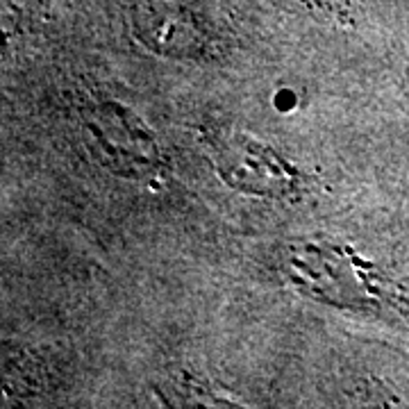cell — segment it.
Returning a JSON list of instances; mask_svg holds the SVG:
<instances>
[{
  "instance_id": "6da1fadb",
  "label": "cell",
  "mask_w": 409,
  "mask_h": 409,
  "mask_svg": "<svg viewBox=\"0 0 409 409\" xmlns=\"http://www.w3.org/2000/svg\"><path fill=\"white\" fill-rule=\"evenodd\" d=\"M284 271L291 284L320 302L357 307L373 298L368 266L348 248L323 241H298L286 248Z\"/></svg>"
},
{
  "instance_id": "7a4b0ae2",
  "label": "cell",
  "mask_w": 409,
  "mask_h": 409,
  "mask_svg": "<svg viewBox=\"0 0 409 409\" xmlns=\"http://www.w3.org/2000/svg\"><path fill=\"white\" fill-rule=\"evenodd\" d=\"M212 162L225 184L250 196L284 198L298 187V171L268 143L232 128L207 132Z\"/></svg>"
},
{
  "instance_id": "3957f363",
  "label": "cell",
  "mask_w": 409,
  "mask_h": 409,
  "mask_svg": "<svg viewBox=\"0 0 409 409\" xmlns=\"http://www.w3.org/2000/svg\"><path fill=\"white\" fill-rule=\"evenodd\" d=\"M94 148L105 166L125 178L153 175L159 164L157 143L134 112L119 103H96L80 109Z\"/></svg>"
}]
</instances>
